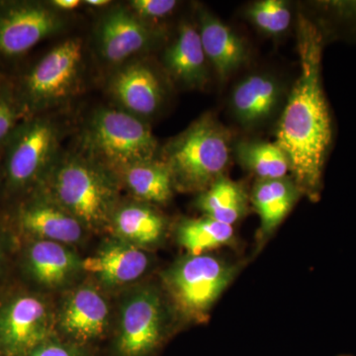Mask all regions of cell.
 Returning a JSON list of instances; mask_svg holds the SVG:
<instances>
[{"label":"cell","instance_id":"obj_1","mask_svg":"<svg viewBox=\"0 0 356 356\" xmlns=\"http://www.w3.org/2000/svg\"><path fill=\"white\" fill-rule=\"evenodd\" d=\"M300 74L276 134L299 186L316 193L332 144V119L322 86L323 36L304 16L298 20Z\"/></svg>","mask_w":356,"mask_h":356},{"label":"cell","instance_id":"obj_2","mask_svg":"<svg viewBox=\"0 0 356 356\" xmlns=\"http://www.w3.org/2000/svg\"><path fill=\"white\" fill-rule=\"evenodd\" d=\"M81 142L86 158L121 172L156 159L159 153L151 128L143 119L122 109L96 110L84 128Z\"/></svg>","mask_w":356,"mask_h":356},{"label":"cell","instance_id":"obj_3","mask_svg":"<svg viewBox=\"0 0 356 356\" xmlns=\"http://www.w3.org/2000/svg\"><path fill=\"white\" fill-rule=\"evenodd\" d=\"M229 139L211 115H204L173 138L163 149V161L173 182L187 188L212 185L229 163Z\"/></svg>","mask_w":356,"mask_h":356},{"label":"cell","instance_id":"obj_4","mask_svg":"<svg viewBox=\"0 0 356 356\" xmlns=\"http://www.w3.org/2000/svg\"><path fill=\"white\" fill-rule=\"evenodd\" d=\"M83 44L72 38L51 48L13 86L25 119L43 114L74 95L81 83Z\"/></svg>","mask_w":356,"mask_h":356},{"label":"cell","instance_id":"obj_5","mask_svg":"<svg viewBox=\"0 0 356 356\" xmlns=\"http://www.w3.org/2000/svg\"><path fill=\"white\" fill-rule=\"evenodd\" d=\"M50 172L51 189L60 207L84 226H99L108 219L115 194L104 168L86 156L67 154Z\"/></svg>","mask_w":356,"mask_h":356},{"label":"cell","instance_id":"obj_6","mask_svg":"<svg viewBox=\"0 0 356 356\" xmlns=\"http://www.w3.org/2000/svg\"><path fill=\"white\" fill-rule=\"evenodd\" d=\"M60 139V128L46 115L21 122L0 149L7 186L13 191H23L50 172Z\"/></svg>","mask_w":356,"mask_h":356},{"label":"cell","instance_id":"obj_7","mask_svg":"<svg viewBox=\"0 0 356 356\" xmlns=\"http://www.w3.org/2000/svg\"><path fill=\"white\" fill-rule=\"evenodd\" d=\"M65 19L49 2L0 1V60H15L64 29Z\"/></svg>","mask_w":356,"mask_h":356},{"label":"cell","instance_id":"obj_8","mask_svg":"<svg viewBox=\"0 0 356 356\" xmlns=\"http://www.w3.org/2000/svg\"><path fill=\"white\" fill-rule=\"evenodd\" d=\"M231 267L211 255H191L173 267L168 283L182 311L191 316L205 313L228 286Z\"/></svg>","mask_w":356,"mask_h":356},{"label":"cell","instance_id":"obj_9","mask_svg":"<svg viewBox=\"0 0 356 356\" xmlns=\"http://www.w3.org/2000/svg\"><path fill=\"white\" fill-rule=\"evenodd\" d=\"M154 32L128 6L115 7L100 18L96 26L98 54L104 62L120 65L151 48Z\"/></svg>","mask_w":356,"mask_h":356},{"label":"cell","instance_id":"obj_10","mask_svg":"<svg viewBox=\"0 0 356 356\" xmlns=\"http://www.w3.org/2000/svg\"><path fill=\"white\" fill-rule=\"evenodd\" d=\"M48 327V309L37 297L14 299L0 313V341L14 356L36 350L46 337Z\"/></svg>","mask_w":356,"mask_h":356},{"label":"cell","instance_id":"obj_11","mask_svg":"<svg viewBox=\"0 0 356 356\" xmlns=\"http://www.w3.org/2000/svg\"><path fill=\"white\" fill-rule=\"evenodd\" d=\"M109 92L120 109L143 119L159 111L165 99L161 79L149 65L132 62L115 72Z\"/></svg>","mask_w":356,"mask_h":356},{"label":"cell","instance_id":"obj_12","mask_svg":"<svg viewBox=\"0 0 356 356\" xmlns=\"http://www.w3.org/2000/svg\"><path fill=\"white\" fill-rule=\"evenodd\" d=\"M161 301L153 291L136 293L121 315L119 350L125 356H142L153 350L161 337Z\"/></svg>","mask_w":356,"mask_h":356},{"label":"cell","instance_id":"obj_13","mask_svg":"<svg viewBox=\"0 0 356 356\" xmlns=\"http://www.w3.org/2000/svg\"><path fill=\"white\" fill-rule=\"evenodd\" d=\"M163 65L170 76L188 88H201L208 79V60L200 34L191 23H184L163 55Z\"/></svg>","mask_w":356,"mask_h":356},{"label":"cell","instance_id":"obj_14","mask_svg":"<svg viewBox=\"0 0 356 356\" xmlns=\"http://www.w3.org/2000/svg\"><path fill=\"white\" fill-rule=\"evenodd\" d=\"M199 34L206 58L225 81L248 60L245 42L228 25L208 11L199 16Z\"/></svg>","mask_w":356,"mask_h":356},{"label":"cell","instance_id":"obj_15","mask_svg":"<svg viewBox=\"0 0 356 356\" xmlns=\"http://www.w3.org/2000/svg\"><path fill=\"white\" fill-rule=\"evenodd\" d=\"M282 88L268 74H252L234 89L232 108L241 124L254 126L268 119L277 108Z\"/></svg>","mask_w":356,"mask_h":356},{"label":"cell","instance_id":"obj_16","mask_svg":"<svg viewBox=\"0 0 356 356\" xmlns=\"http://www.w3.org/2000/svg\"><path fill=\"white\" fill-rule=\"evenodd\" d=\"M106 301L95 289L83 287L69 297L60 314V325L70 336L89 341L102 336L108 323Z\"/></svg>","mask_w":356,"mask_h":356},{"label":"cell","instance_id":"obj_17","mask_svg":"<svg viewBox=\"0 0 356 356\" xmlns=\"http://www.w3.org/2000/svg\"><path fill=\"white\" fill-rule=\"evenodd\" d=\"M149 259L144 252L130 243H110L81 266L109 286L138 280L146 271Z\"/></svg>","mask_w":356,"mask_h":356},{"label":"cell","instance_id":"obj_18","mask_svg":"<svg viewBox=\"0 0 356 356\" xmlns=\"http://www.w3.org/2000/svg\"><path fill=\"white\" fill-rule=\"evenodd\" d=\"M21 227L42 240L56 243H74L83 236V226L79 220L58 204L35 201L21 208Z\"/></svg>","mask_w":356,"mask_h":356},{"label":"cell","instance_id":"obj_19","mask_svg":"<svg viewBox=\"0 0 356 356\" xmlns=\"http://www.w3.org/2000/svg\"><path fill=\"white\" fill-rule=\"evenodd\" d=\"M296 185L285 178L261 179L252 192V202L264 232L273 231L284 219L298 197Z\"/></svg>","mask_w":356,"mask_h":356},{"label":"cell","instance_id":"obj_20","mask_svg":"<svg viewBox=\"0 0 356 356\" xmlns=\"http://www.w3.org/2000/svg\"><path fill=\"white\" fill-rule=\"evenodd\" d=\"M33 275L42 284L57 286L74 273L77 266L76 255L60 243L38 241L29 250Z\"/></svg>","mask_w":356,"mask_h":356},{"label":"cell","instance_id":"obj_21","mask_svg":"<svg viewBox=\"0 0 356 356\" xmlns=\"http://www.w3.org/2000/svg\"><path fill=\"white\" fill-rule=\"evenodd\" d=\"M131 191L143 200L165 203L172 195L173 178L163 161H146L122 172Z\"/></svg>","mask_w":356,"mask_h":356},{"label":"cell","instance_id":"obj_22","mask_svg":"<svg viewBox=\"0 0 356 356\" xmlns=\"http://www.w3.org/2000/svg\"><path fill=\"white\" fill-rule=\"evenodd\" d=\"M198 207L206 217L232 226L245 213V193L235 182L221 177L200 196Z\"/></svg>","mask_w":356,"mask_h":356},{"label":"cell","instance_id":"obj_23","mask_svg":"<svg viewBox=\"0 0 356 356\" xmlns=\"http://www.w3.org/2000/svg\"><path fill=\"white\" fill-rule=\"evenodd\" d=\"M115 229L124 240L139 245L156 242L163 235V218L151 208L140 205H128L115 213Z\"/></svg>","mask_w":356,"mask_h":356},{"label":"cell","instance_id":"obj_24","mask_svg":"<svg viewBox=\"0 0 356 356\" xmlns=\"http://www.w3.org/2000/svg\"><path fill=\"white\" fill-rule=\"evenodd\" d=\"M236 156L261 179H280L290 170L286 156L275 143H241L236 147Z\"/></svg>","mask_w":356,"mask_h":356},{"label":"cell","instance_id":"obj_25","mask_svg":"<svg viewBox=\"0 0 356 356\" xmlns=\"http://www.w3.org/2000/svg\"><path fill=\"white\" fill-rule=\"evenodd\" d=\"M231 225L205 217L203 219L184 222L178 229V240L191 255L203 254L229 243L233 238Z\"/></svg>","mask_w":356,"mask_h":356},{"label":"cell","instance_id":"obj_26","mask_svg":"<svg viewBox=\"0 0 356 356\" xmlns=\"http://www.w3.org/2000/svg\"><path fill=\"white\" fill-rule=\"evenodd\" d=\"M248 15L257 27L271 35L286 31L291 22L289 6L282 0L255 2L248 9Z\"/></svg>","mask_w":356,"mask_h":356},{"label":"cell","instance_id":"obj_27","mask_svg":"<svg viewBox=\"0 0 356 356\" xmlns=\"http://www.w3.org/2000/svg\"><path fill=\"white\" fill-rule=\"evenodd\" d=\"M24 119L13 84L0 81V149Z\"/></svg>","mask_w":356,"mask_h":356},{"label":"cell","instance_id":"obj_28","mask_svg":"<svg viewBox=\"0 0 356 356\" xmlns=\"http://www.w3.org/2000/svg\"><path fill=\"white\" fill-rule=\"evenodd\" d=\"M136 16L147 22L170 15L177 6L175 0H132L127 6Z\"/></svg>","mask_w":356,"mask_h":356},{"label":"cell","instance_id":"obj_29","mask_svg":"<svg viewBox=\"0 0 356 356\" xmlns=\"http://www.w3.org/2000/svg\"><path fill=\"white\" fill-rule=\"evenodd\" d=\"M30 356H76L70 348L58 343L44 344L38 346Z\"/></svg>","mask_w":356,"mask_h":356},{"label":"cell","instance_id":"obj_30","mask_svg":"<svg viewBox=\"0 0 356 356\" xmlns=\"http://www.w3.org/2000/svg\"><path fill=\"white\" fill-rule=\"evenodd\" d=\"M53 8L58 11H72L81 6V0H51L48 1Z\"/></svg>","mask_w":356,"mask_h":356},{"label":"cell","instance_id":"obj_31","mask_svg":"<svg viewBox=\"0 0 356 356\" xmlns=\"http://www.w3.org/2000/svg\"><path fill=\"white\" fill-rule=\"evenodd\" d=\"M83 2L86 6L95 7V8H103V7L108 6L111 3L109 0H86Z\"/></svg>","mask_w":356,"mask_h":356}]
</instances>
